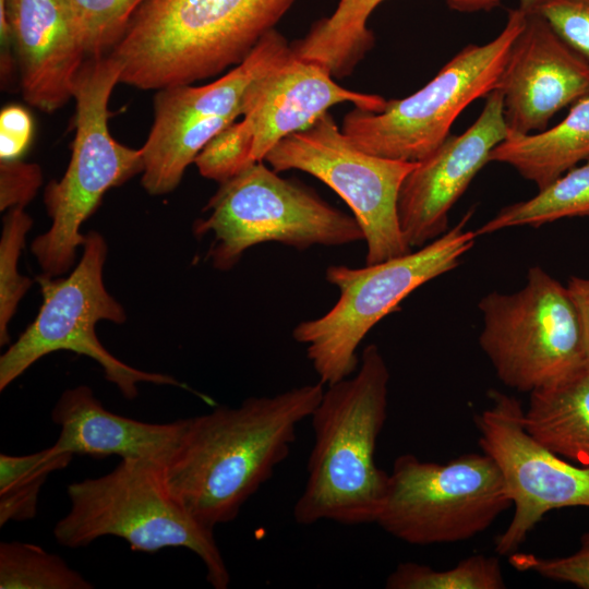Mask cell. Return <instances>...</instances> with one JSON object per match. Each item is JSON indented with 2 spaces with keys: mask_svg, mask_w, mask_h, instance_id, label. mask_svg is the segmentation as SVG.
I'll list each match as a JSON object with an SVG mask.
<instances>
[{
  "mask_svg": "<svg viewBox=\"0 0 589 589\" xmlns=\"http://www.w3.org/2000/svg\"><path fill=\"white\" fill-rule=\"evenodd\" d=\"M323 393L317 382L185 418L161 467L169 490L205 526L232 521L288 457L298 425L310 419Z\"/></svg>",
  "mask_w": 589,
  "mask_h": 589,
  "instance_id": "cell-1",
  "label": "cell"
},
{
  "mask_svg": "<svg viewBox=\"0 0 589 589\" xmlns=\"http://www.w3.org/2000/svg\"><path fill=\"white\" fill-rule=\"evenodd\" d=\"M389 377L381 350L370 344L358 370L324 390L310 417L314 443L304 489L292 510L298 525L375 524L389 477L375 462L387 418Z\"/></svg>",
  "mask_w": 589,
  "mask_h": 589,
  "instance_id": "cell-2",
  "label": "cell"
},
{
  "mask_svg": "<svg viewBox=\"0 0 589 589\" xmlns=\"http://www.w3.org/2000/svg\"><path fill=\"white\" fill-rule=\"evenodd\" d=\"M296 0H144L109 52L120 83L157 91L241 63Z\"/></svg>",
  "mask_w": 589,
  "mask_h": 589,
  "instance_id": "cell-3",
  "label": "cell"
},
{
  "mask_svg": "<svg viewBox=\"0 0 589 589\" xmlns=\"http://www.w3.org/2000/svg\"><path fill=\"white\" fill-rule=\"evenodd\" d=\"M70 509L53 528L57 542L76 549L115 536L134 551L184 548L203 563L206 580L226 589L230 573L215 529L197 520L171 493L158 464L120 459L108 473L68 486Z\"/></svg>",
  "mask_w": 589,
  "mask_h": 589,
  "instance_id": "cell-4",
  "label": "cell"
},
{
  "mask_svg": "<svg viewBox=\"0 0 589 589\" xmlns=\"http://www.w3.org/2000/svg\"><path fill=\"white\" fill-rule=\"evenodd\" d=\"M120 76L121 67L110 53L87 58L77 74L71 159L63 177L45 189L52 224L31 247L47 276L57 277L71 268L85 241L80 227L104 194L143 171L141 148L119 143L108 127L109 99Z\"/></svg>",
  "mask_w": 589,
  "mask_h": 589,
  "instance_id": "cell-5",
  "label": "cell"
},
{
  "mask_svg": "<svg viewBox=\"0 0 589 589\" xmlns=\"http://www.w3.org/2000/svg\"><path fill=\"white\" fill-rule=\"evenodd\" d=\"M472 213L418 251L361 268H326V280L339 289V299L325 314L292 330L293 339L305 346L321 383L328 386L351 376L359 368L357 349L366 334L398 311L413 290L460 264L477 237L476 231L465 230Z\"/></svg>",
  "mask_w": 589,
  "mask_h": 589,
  "instance_id": "cell-6",
  "label": "cell"
},
{
  "mask_svg": "<svg viewBox=\"0 0 589 589\" xmlns=\"http://www.w3.org/2000/svg\"><path fill=\"white\" fill-rule=\"evenodd\" d=\"M193 233L213 235L207 259L220 271L232 268L256 244L277 242L299 251L364 240L354 218L312 189L285 179L256 161L220 183Z\"/></svg>",
  "mask_w": 589,
  "mask_h": 589,
  "instance_id": "cell-7",
  "label": "cell"
},
{
  "mask_svg": "<svg viewBox=\"0 0 589 589\" xmlns=\"http://www.w3.org/2000/svg\"><path fill=\"white\" fill-rule=\"evenodd\" d=\"M525 12L510 10L502 32L484 45H468L416 93L386 100L378 111L354 107L341 131L361 151L395 160L420 161L448 136L457 117L496 89Z\"/></svg>",
  "mask_w": 589,
  "mask_h": 589,
  "instance_id": "cell-8",
  "label": "cell"
},
{
  "mask_svg": "<svg viewBox=\"0 0 589 589\" xmlns=\"http://www.w3.org/2000/svg\"><path fill=\"white\" fill-rule=\"evenodd\" d=\"M82 248V259L69 276L43 274L37 277L43 304L35 320L0 358V390L37 360L59 350L95 360L107 381L129 400L137 396L139 384L143 382L187 388L170 375L142 371L122 362L98 340L97 322L106 320L120 324L127 315L105 288L103 271L107 244L104 237L89 231Z\"/></svg>",
  "mask_w": 589,
  "mask_h": 589,
  "instance_id": "cell-9",
  "label": "cell"
},
{
  "mask_svg": "<svg viewBox=\"0 0 589 589\" xmlns=\"http://www.w3.org/2000/svg\"><path fill=\"white\" fill-rule=\"evenodd\" d=\"M510 506L496 464L482 450L444 464L402 454L375 524L409 544L454 543L483 532Z\"/></svg>",
  "mask_w": 589,
  "mask_h": 589,
  "instance_id": "cell-10",
  "label": "cell"
},
{
  "mask_svg": "<svg viewBox=\"0 0 589 589\" xmlns=\"http://www.w3.org/2000/svg\"><path fill=\"white\" fill-rule=\"evenodd\" d=\"M478 305L480 347L507 387L530 394L587 368L568 290L540 266L529 268L519 291L490 292Z\"/></svg>",
  "mask_w": 589,
  "mask_h": 589,
  "instance_id": "cell-11",
  "label": "cell"
},
{
  "mask_svg": "<svg viewBox=\"0 0 589 589\" xmlns=\"http://www.w3.org/2000/svg\"><path fill=\"white\" fill-rule=\"evenodd\" d=\"M276 171L301 170L334 190L350 207L366 242V265L412 251L398 221V193L418 161L384 158L359 149L329 112L279 141L266 155Z\"/></svg>",
  "mask_w": 589,
  "mask_h": 589,
  "instance_id": "cell-12",
  "label": "cell"
},
{
  "mask_svg": "<svg viewBox=\"0 0 589 589\" xmlns=\"http://www.w3.org/2000/svg\"><path fill=\"white\" fill-rule=\"evenodd\" d=\"M291 53V45L274 28L241 63L214 82L157 89L153 123L141 147L143 188L153 195L173 191L207 142L242 117L253 81Z\"/></svg>",
  "mask_w": 589,
  "mask_h": 589,
  "instance_id": "cell-13",
  "label": "cell"
},
{
  "mask_svg": "<svg viewBox=\"0 0 589 589\" xmlns=\"http://www.w3.org/2000/svg\"><path fill=\"white\" fill-rule=\"evenodd\" d=\"M491 405L476 416L479 445L496 464L514 506L507 528L495 540V551L510 555L546 513L565 507H589V470L549 449L524 423V409L513 396L492 390Z\"/></svg>",
  "mask_w": 589,
  "mask_h": 589,
  "instance_id": "cell-14",
  "label": "cell"
},
{
  "mask_svg": "<svg viewBox=\"0 0 589 589\" xmlns=\"http://www.w3.org/2000/svg\"><path fill=\"white\" fill-rule=\"evenodd\" d=\"M507 135L503 95L494 89L485 97L480 116L465 132L449 135L418 161L402 181L397 201L399 227L411 249L421 248L447 231L450 208L490 163L493 148Z\"/></svg>",
  "mask_w": 589,
  "mask_h": 589,
  "instance_id": "cell-15",
  "label": "cell"
},
{
  "mask_svg": "<svg viewBox=\"0 0 589 589\" xmlns=\"http://www.w3.org/2000/svg\"><path fill=\"white\" fill-rule=\"evenodd\" d=\"M496 89L508 135L546 129L552 117L589 96V65L536 13H525Z\"/></svg>",
  "mask_w": 589,
  "mask_h": 589,
  "instance_id": "cell-16",
  "label": "cell"
},
{
  "mask_svg": "<svg viewBox=\"0 0 589 589\" xmlns=\"http://www.w3.org/2000/svg\"><path fill=\"white\" fill-rule=\"evenodd\" d=\"M2 47L16 53L23 98L53 112L73 98L88 58L68 0H0Z\"/></svg>",
  "mask_w": 589,
  "mask_h": 589,
  "instance_id": "cell-17",
  "label": "cell"
},
{
  "mask_svg": "<svg viewBox=\"0 0 589 589\" xmlns=\"http://www.w3.org/2000/svg\"><path fill=\"white\" fill-rule=\"evenodd\" d=\"M322 64L291 56L250 85L242 120L253 137L252 157L264 161L286 136L305 130L337 104L381 111L386 99L345 88Z\"/></svg>",
  "mask_w": 589,
  "mask_h": 589,
  "instance_id": "cell-18",
  "label": "cell"
},
{
  "mask_svg": "<svg viewBox=\"0 0 589 589\" xmlns=\"http://www.w3.org/2000/svg\"><path fill=\"white\" fill-rule=\"evenodd\" d=\"M51 419L60 426L52 445L60 453L143 459L161 467L176 449L184 425V419L148 423L113 413L85 385L63 392Z\"/></svg>",
  "mask_w": 589,
  "mask_h": 589,
  "instance_id": "cell-19",
  "label": "cell"
},
{
  "mask_svg": "<svg viewBox=\"0 0 589 589\" xmlns=\"http://www.w3.org/2000/svg\"><path fill=\"white\" fill-rule=\"evenodd\" d=\"M384 0H338L334 12L317 22L291 45L293 55L324 65L334 77L342 79L373 47L368 20ZM459 12L491 11L500 0H447Z\"/></svg>",
  "mask_w": 589,
  "mask_h": 589,
  "instance_id": "cell-20",
  "label": "cell"
},
{
  "mask_svg": "<svg viewBox=\"0 0 589 589\" xmlns=\"http://www.w3.org/2000/svg\"><path fill=\"white\" fill-rule=\"evenodd\" d=\"M588 158L589 96L574 103L567 116L550 129L507 135L493 148L489 161L512 166L541 190Z\"/></svg>",
  "mask_w": 589,
  "mask_h": 589,
  "instance_id": "cell-21",
  "label": "cell"
},
{
  "mask_svg": "<svg viewBox=\"0 0 589 589\" xmlns=\"http://www.w3.org/2000/svg\"><path fill=\"white\" fill-rule=\"evenodd\" d=\"M524 423L545 447L589 470V368L531 392Z\"/></svg>",
  "mask_w": 589,
  "mask_h": 589,
  "instance_id": "cell-22",
  "label": "cell"
},
{
  "mask_svg": "<svg viewBox=\"0 0 589 589\" xmlns=\"http://www.w3.org/2000/svg\"><path fill=\"white\" fill-rule=\"evenodd\" d=\"M589 216V158L575 166L529 200L503 207L476 235L517 226L540 227L568 217Z\"/></svg>",
  "mask_w": 589,
  "mask_h": 589,
  "instance_id": "cell-23",
  "label": "cell"
},
{
  "mask_svg": "<svg viewBox=\"0 0 589 589\" xmlns=\"http://www.w3.org/2000/svg\"><path fill=\"white\" fill-rule=\"evenodd\" d=\"M73 456L52 445L27 455H0V526L37 514L40 490L49 474L65 468Z\"/></svg>",
  "mask_w": 589,
  "mask_h": 589,
  "instance_id": "cell-24",
  "label": "cell"
},
{
  "mask_svg": "<svg viewBox=\"0 0 589 589\" xmlns=\"http://www.w3.org/2000/svg\"><path fill=\"white\" fill-rule=\"evenodd\" d=\"M1 589H91L93 585L60 556L22 541L0 543Z\"/></svg>",
  "mask_w": 589,
  "mask_h": 589,
  "instance_id": "cell-25",
  "label": "cell"
},
{
  "mask_svg": "<svg viewBox=\"0 0 589 589\" xmlns=\"http://www.w3.org/2000/svg\"><path fill=\"white\" fill-rule=\"evenodd\" d=\"M388 589H503L506 587L497 557L482 554L461 560L452 568L405 562L388 575Z\"/></svg>",
  "mask_w": 589,
  "mask_h": 589,
  "instance_id": "cell-26",
  "label": "cell"
},
{
  "mask_svg": "<svg viewBox=\"0 0 589 589\" xmlns=\"http://www.w3.org/2000/svg\"><path fill=\"white\" fill-rule=\"evenodd\" d=\"M32 218L24 207L8 209L0 240V344L9 342L8 324L32 280L17 273V260L32 228Z\"/></svg>",
  "mask_w": 589,
  "mask_h": 589,
  "instance_id": "cell-27",
  "label": "cell"
},
{
  "mask_svg": "<svg viewBox=\"0 0 589 589\" xmlns=\"http://www.w3.org/2000/svg\"><path fill=\"white\" fill-rule=\"evenodd\" d=\"M144 0H68L87 57L109 53Z\"/></svg>",
  "mask_w": 589,
  "mask_h": 589,
  "instance_id": "cell-28",
  "label": "cell"
},
{
  "mask_svg": "<svg viewBox=\"0 0 589 589\" xmlns=\"http://www.w3.org/2000/svg\"><path fill=\"white\" fill-rule=\"evenodd\" d=\"M252 152L250 129L243 120L235 121L207 142L194 164L203 177L221 183L256 163Z\"/></svg>",
  "mask_w": 589,
  "mask_h": 589,
  "instance_id": "cell-29",
  "label": "cell"
},
{
  "mask_svg": "<svg viewBox=\"0 0 589 589\" xmlns=\"http://www.w3.org/2000/svg\"><path fill=\"white\" fill-rule=\"evenodd\" d=\"M589 65V0H540L531 11Z\"/></svg>",
  "mask_w": 589,
  "mask_h": 589,
  "instance_id": "cell-30",
  "label": "cell"
},
{
  "mask_svg": "<svg viewBox=\"0 0 589 589\" xmlns=\"http://www.w3.org/2000/svg\"><path fill=\"white\" fill-rule=\"evenodd\" d=\"M509 563L520 572L589 589V529L582 533L578 549L569 555L542 557L516 551L509 555Z\"/></svg>",
  "mask_w": 589,
  "mask_h": 589,
  "instance_id": "cell-31",
  "label": "cell"
},
{
  "mask_svg": "<svg viewBox=\"0 0 589 589\" xmlns=\"http://www.w3.org/2000/svg\"><path fill=\"white\" fill-rule=\"evenodd\" d=\"M41 181V169L37 164L24 163L21 159L1 160L0 209L25 207L35 196Z\"/></svg>",
  "mask_w": 589,
  "mask_h": 589,
  "instance_id": "cell-32",
  "label": "cell"
},
{
  "mask_svg": "<svg viewBox=\"0 0 589 589\" xmlns=\"http://www.w3.org/2000/svg\"><path fill=\"white\" fill-rule=\"evenodd\" d=\"M34 132L27 109L10 105L0 112V160H17L29 147Z\"/></svg>",
  "mask_w": 589,
  "mask_h": 589,
  "instance_id": "cell-33",
  "label": "cell"
},
{
  "mask_svg": "<svg viewBox=\"0 0 589 589\" xmlns=\"http://www.w3.org/2000/svg\"><path fill=\"white\" fill-rule=\"evenodd\" d=\"M566 288L578 315L586 364L589 368V279L570 277Z\"/></svg>",
  "mask_w": 589,
  "mask_h": 589,
  "instance_id": "cell-34",
  "label": "cell"
},
{
  "mask_svg": "<svg viewBox=\"0 0 589 589\" xmlns=\"http://www.w3.org/2000/svg\"><path fill=\"white\" fill-rule=\"evenodd\" d=\"M540 0H519V7L522 12L527 13L533 9V7L539 2Z\"/></svg>",
  "mask_w": 589,
  "mask_h": 589,
  "instance_id": "cell-35",
  "label": "cell"
}]
</instances>
